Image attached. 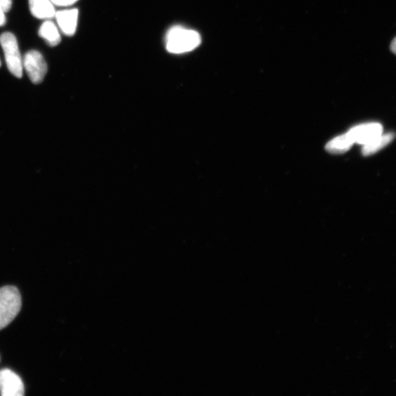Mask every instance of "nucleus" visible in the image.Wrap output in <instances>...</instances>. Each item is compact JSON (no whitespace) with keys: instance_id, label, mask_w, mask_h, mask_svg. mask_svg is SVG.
<instances>
[{"instance_id":"6","label":"nucleus","mask_w":396,"mask_h":396,"mask_svg":"<svg viewBox=\"0 0 396 396\" xmlns=\"http://www.w3.org/2000/svg\"><path fill=\"white\" fill-rule=\"evenodd\" d=\"M348 133L354 143L364 145L383 134V127L378 123L361 124L351 128Z\"/></svg>"},{"instance_id":"8","label":"nucleus","mask_w":396,"mask_h":396,"mask_svg":"<svg viewBox=\"0 0 396 396\" xmlns=\"http://www.w3.org/2000/svg\"><path fill=\"white\" fill-rule=\"evenodd\" d=\"M31 13L39 20H51L55 18V10L51 0H29Z\"/></svg>"},{"instance_id":"9","label":"nucleus","mask_w":396,"mask_h":396,"mask_svg":"<svg viewBox=\"0 0 396 396\" xmlns=\"http://www.w3.org/2000/svg\"><path fill=\"white\" fill-rule=\"evenodd\" d=\"M39 35L51 46H56L61 41L58 29L55 23L51 20H46L42 24L39 31Z\"/></svg>"},{"instance_id":"4","label":"nucleus","mask_w":396,"mask_h":396,"mask_svg":"<svg viewBox=\"0 0 396 396\" xmlns=\"http://www.w3.org/2000/svg\"><path fill=\"white\" fill-rule=\"evenodd\" d=\"M23 67L33 84H40L47 73V64L43 55L37 51L28 52L24 58Z\"/></svg>"},{"instance_id":"10","label":"nucleus","mask_w":396,"mask_h":396,"mask_svg":"<svg viewBox=\"0 0 396 396\" xmlns=\"http://www.w3.org/2000/svg\"><path fill=\"white\" fill-rule=\"evenodd\" d=\"M395 138L394 133L381 135L374 139L369 143L363 145L362 153L364 156L372 155L383 150L385 146L390 143Z\"/></svg>"},{"instance_id":"3","label":"nucleus","mask_w":396,"mask_h":396,"mask_svg":"<svg viewBox=\"0 0 396 396\" xmlns=\"http://www.w3.org/2000/svg\"><path fill=\"white\" fill-rule=\"evenodd\" d=\"M0 44L4 49L8 70L15 77L21 78L23 74V61L18 40L12 33L4 32L0 37Z\"/></svg>"},{"instance_id":"2","label":"nucleus","mask_w":396,"mask_h":396,"mask_svg":"<svg viewBox=\"0 0 396 396\" xmlns=\"http://www.w3.org/2000/svg\"><path fill=\"white\" fill-rule=\"evenodd\" d=\"M22 308V296L15 286L0 289V330L9 325L19 315Z\"/></svg>"},{"instance_id":"16","label":"nucleus","mask_w":396,"mask_h":396,"mask_svg":"<svg viewBox=\"0 0 396 396\" xmlns=\"http://www.w3.org/2000/svg\"><path fill=\"white\" fill-rule=\"evenodd\" d=\"M0 66H1V61H0Z\"/></svg>"},{"instance_id":"1","label":"nucleus","mask_w":396,"mask_h":396,"mask_svg":"<svg viewBox=\"0 0 396 396\" xmlns=\"http://www.w3.org/2000/svg\"><path fill=\"white\" fill-rule=\"evenodd\" d=\"M202 38L197 32L176 26L166 37L167 51L172 54H184L194 51L201 44Z\"/></svg>"},{"instance_id":"7","label":"nucleus","mask_w":396,"mask_h":396,"mask_svg":"<svg viewBox=\"0 0 396 396\" xmlns=\"http://www.w3.org/2000/svg\"><path fill=\"white\" fill-rule=\"evenodd\" d=\"M77 9L60 11L55 13V18L65 35L72 37L75 34L78 23Z\"/></svg>"},{"instance_id":"13","label":"nucleus","mask_w":396,"mask_h":396,"mask_svg":"<svg viewBox=\"0 0 396 396\" xmlns=\"http://www.w3.org/2000/svg\"><path fill=\"white\" fill-rule=\"evenodd\" d=\"M0 6L6 13L8 12L12 6V0H0Z\"/></svg>"},{"instance_id":"14","label":"nucleus","mask_w":396,"mask_h":396,"mask_svg":"<svg viewBox=\"0 0 396 396\" xmlns=\"http://www.w3.org/2000/svg\"><path fill=\"white\" fill-rule=\"evenodd\" d=\"M5 13L6 12L4 11V10L1 6H0V27L5 25L6 23Z\"/></svg>"},{"instance_id":"5","label":"nucleus","mask_w":396,"mask_h":396,"mask_svg":"<svg viewBox=\"0 0 396 396\" xmlns=\"http://www.w3.org/2000/svg\"><path fill=\"white\" fill-rule=\"evenodd\" d=\"M0 393L3 396H22L25 386L21 378L10 369L0 371Z\"/></svg>"},{"instance_id":"15","label":"nucleus","mask_w":396,"mask_h":396,"mask_svg":"<svg viewBox=\"0 0 396 396\" xmlns=\"http://www.w3.org/2000/svg\"><path fill=\"white\" fill-rule=\"evenodd\" d=\"M390 51L396 55V38H395L390 44Z\"/></svg>"},{"instance_id":"12","label":"nucleus","mask_w":396,"mask_h":396,"mask_svg":"<svg viewBox=\"0 0 396 396\" xmlns=\"http://www.w3.org/2000/svg\"><path fill=\"white\" fill-rule=\"evenodd\" d=\"M78 0H51L53 5L57 6L64 7L70 6L77 2Z\"/></svg>"},{"instance_id":"11","label":"nucleus","mask_w":396,"mask_h":396,"mask_svg":"<svg viewBox=\"0 0 396 396\" xmlns=\"http://www.w3.org/2000/svg\"><path fill=\"white\" fill-rule=\"evenodd\" d=\"M354 142L348 133L337 137L329 142L326 150L333 154H342L350 150Z\"/></svg>"}]
</instances>
